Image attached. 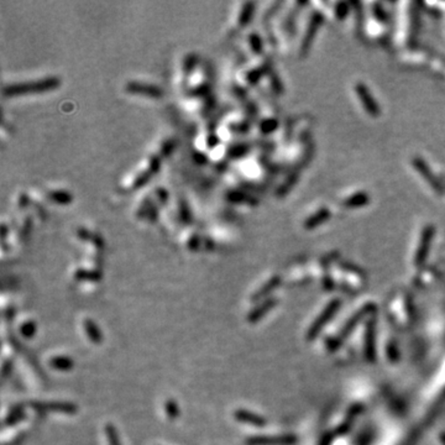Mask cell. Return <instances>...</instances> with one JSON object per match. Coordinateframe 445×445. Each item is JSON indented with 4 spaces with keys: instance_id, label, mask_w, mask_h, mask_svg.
<instances>
[{
    "instance_id": "cell-1",
    "label": "cell",
    "mask_w": 445,
    "mask_h": 445,
    "mask_svg": "<svg viewBox=\"0 0 445 445\" xmlns=\"http://www.w3.org/2000/svg\"><path fill=\"white\" fill-rule=\"evenodd\" d=\"M58 85H61V79L57 77H46L40 80H30V82L11 83V84L4 85L3 95L10 98V97H18V95L39 94V93L56 89Z\"/></svg>"
},
{
    "instance_id": "cell-2",
    "label": "cell",
    "mask_w": 445,
    "mask_h": 445,
    "mask_svg": "<svg viewBox=\"0 0 445 445\" xmlns=\"http://www.w3.org/2000/svg\"><path fill=\"white\" fill-rule=\"evenodd\" d=\"M28 406L37 412H59L66 415H75L78 412V406L73 402L66 401H31Z\"/></svg>"
},
{
    "instance_id": "cell-3",
    "label": "cell",
    "mask_w": 445,
    "mask_h": 445,
    "mask_svg": "<svg viewBox=\"0 0 445 445\" xmlns=\"http://www.w3.org/2000/svg\"><path fill=\"white\" fill-rule=\"evenodd\" d=\"M125 90L130 94L144 95V97H150V98H161L163 95L162 89L160 87L144 82H135V80H130L126 83Z\"/></svg>"
},
{
    "instance_id": "cell-4",
    "label": "cell",
    "mask_w": 445,
    "mask_h": 445,
    "mask_svg": "<svg viewBox=\"0 0 445 445\" xmlns=\"http://www.w3.org/2000/svg\"><path fill=\"white\" fill-rule=\"evenodd\" d=\"M292 435H278V437H265V435H254L245 439V445H289L294 443Z\"/></svg>"
},
{
    "instance_id": "cell-5",
    "label": "cell",
    "mask_w": 445,
    "mask_h": 445,
    "mask_svg": "<svg viewBox=\"0 0 445 445\" xmlns=\"http://www.w3.org/2000/svg\"><path fill=\"white\" fill-rule=\"evenodd\" d=\"M234 419L240 423H246L251 424L254 427H263L266 424V419L261 417L260 415H256L254 412L247 411V409L239 408L234 411Z\"/></svg>"
},
{
    "instance_id": "cell-6",
    "label": "cell",
    "mask_w": 445,
    "mask_h": 445,
    "mask_svg": "<svg viewBox=\"0 0 445 445\" xmlns=\"http://www.w3.org/2000/svg\"><path fill=\"white\" fill-rule=\"evenodd\" d=\"M83 328H84V332L85 334H87L88 339H89L93 344L99 345L103 342L104 340L103 333H102L101 328L98 327V324H97L94 320L89 319V318L84 319V322H83Z\"/></svg>"
},
{
    "instance_id": "cell-7",
    "label": "cell",
    "mask_w": 445,
    "mask_h": 445,
    "mask_svg": "<svg viewBox=\"0 0 445 445\" xmlns=\"http://www.w3.org/2000/svg\"><path fill=\"white\" fill-rule=\"evenodd\" d=\"M275 304H276V301L272 298H268L267 301H265V302H262L261 304H259L258 307H255V308L252 309V311L247 314V316H246L247 322L249 323L259 322V320H260L261 318H262V316L267 313V312H270L271 309L275 307Z\"/></svg>"
},
{
    "instance_id": "cell-8",
    "label": "cell",
    "mask_w": 445,
    "mask_h": 445,
    "mask_svg": "<svg viewBox=\"0 0 445 445\" xmlns=\"http://www.w3.org/2000/svg\"><path fill=\"white\" fill-rule=\"evenodd\" d=\"M25 418H26V412H25V409H24V407L20 406V404H16V406H14L13 408L9 411L8 416H6L5 419H4L3 425H4V428L14 427V425H16L18 423L25 420Z\"/></svg>"
},
{
    "instance_id": "cell-9",
    "label": "cell",
    "mask_w": 445,
    "mask_h": 445,
    "mask_svg": "<svg viewBox=\"0 0 445 445\" xmlns=\"http://www.w3.org/2000/svg\"><path fill=\"white\" fill-rule=\"evenodd\" d=\"M50 367H52L53 370L57 371H62V372H67V371H71L75 366V361H73L72 358L70 356H53V358L50 359L49 361Z\"/></svg>"
},
{
    "instance_id": "cell-10",
    "label": "cell",
    "mask_w": 445,
    "mask_h": 445,
    "mask_svg": "<svg viewBox=\"0 0 445 445\" xmlns=\"http://www.w3.org/2000/svg\"><path fill=\"white\" fill-rule=\"evenodd\" d=\"M358 93H359V95H360L361 102H363L364 105H365V108L368 110V113L372 114V115L378 114L377 104H375V102L372 101V97H371L370 93H368L367 88L363 87V85H359Z\"/></svg>"
},
{
    "instance_id": "cell-11",
    "label": "cell",
    "mask_w": 445,
    "mask_h": 445,
    "mask_svg": "<svg viewBox=\"0 0 445 445\" xmlns=\"http://www.w3.org/2000/svg\"><path fill=\"white\" fill-rule=\"evenodd\" d=\"M102 272L99 270H84L78 268L75 272V278L77 281H85V282H99L102 280Z\"/></svg>"
},
{
    "instance_id": "cell-12",
    "label": "cell",
    "mask_w": 445,
    "mask_h": 445,
    "mask_svg": "<svg viewBox=\"0 0 445 445\" xmlns=\"http://www.w3.org/2000/svg\"><path fill=\"white\" fill-rule=\"evenodd\" d=\"M278 283H280V277H276V276H275L273 278H271V280L268 281L267 283H265V285H263L262 287H261V288L259 289V291H256L255 293L252 294L251 301L256 302V301H259V299H261V298H263V297H266L268 293H270L271 291H273V289H275L276 287H277Z\"/></svg>"
},
{
    "instance_id": "cell-13",
    "label": "cell",
    "mask_w": 445,
    "mask_h": 445,
    "mask_svg": "<svg viewBox=\"0 0 445 445\" xmlns=\"http://www.w3.org/2000/svg\"><path fill=\"white\" fill-rule=\"evenodd\" d=\"M20 335L25 339H32L37 333V323L35 320H25L19 328Z\"/></svg>"
},
{
    "instance_id": "cell-14",
    "label": "cell",
    "mask_w": 445,
    "mask_h": 445,
    "mask_svg": "<svg viewBox=\"0 0 445 445\" xmlns=\"http://www.w3.org/2000/svg\"><path fill=\"white\" fill-rule=\"evenodd\" d=\"M165 412H166V416H167V418H168V419H171V420L177 419V418L180 417V415H181L180 406H178L177 402H176L175 399H172V398L166 399V402H165Z\"/></svg>"
},
{
    "instance_id": "cell-15",
    "label": "cell",
    "mask_w": 445,
    "mask_h": 445,
    "mask_svg": "<svg viewBox=\"0 0 445 445\" xmlns=\"http://www.w3.org/2000/svg\"><path fill=\"white\" fill-rule=\"evenodd\" d=\"M104 432H105L106 439H108L109 445H121V440H120V437H119V433L113 423H106L105 428H104Z\"/></svg>"
},
{
    "instance_id": "cell-16",
    "label": "cell",
    "mask_w": 445,
    "mask_h": 445,
    "mask_svg": "<svg viewBox=\"0 0 445 445\" xmlns=\"http://www.w3.org/2000/svg\"><path fill=\"white\" fill-rule=\"evenodd\" d=\"M433 234V229L432 228H428L427 230L423 234V239H422V244H420V249L418 251V258L419 259H424V256L427 255V251L429 249V242H430V237H432Z\"/></svg>"
},
{
    "instance_id": "cell-17",
    "label": "cell",
    "mask_w": 445,
    "mask_h": 445,
    "mask_svg": "<svg viewBox=\"0 0 445 445\" xmlns=\"http://www.w3.org/2000/svg\"><path fill=\"white\" fill-rule=\"evenodd\" d=\"M49 197L54 201L56 203H68V202L72 201V197H71L70 193L67 192H63V190H54V192H51L49 193Z\"/></svg>"
},
{
    "instance_id": "cell-18",
    "label": "cell",
    "mask_w": 445,
    "mask_h": 445,
    "mask_svg": "<svg viewBox=\"0 0 445 445\" xmlns=\"http://www.w3.org/2000/svg\"><path fill=\"white\" fill-rule=\"evenodd\" d=\"M14 368V360L11 358H6L5 360L3 361V366H1V378L5 380L8 378L9 376L11 375Z\"/></svg>"
},
{
    "instance_id": "cell-19",
    "label": "cell",
    "mask_w": 445,
    "mask_h": 445,
    "mask_svg": "<svg viewBox=\"0 0 445 445\" xmlns=\"http://www.w3.org/2000/svg\"><path fill=\"white\" fill-rule=\"evenodd\" d=\"M327 216H328V210H320L318 215L315 214V215L312 216V218L309 219L308 227H313V225H315V223L316 224H319L320 221H323L327 219Z\"/></svg>"
},
{
    "instance_id": "cell-20",
    "label": "cell",
    "mask_w": 445,
    "mask_h": 445,
    "mask_svg": "<svg viewBox=\"0 0 445 445\" xmlns=\"http://www.w3.org/2000/svg\"><path fill=\"white\" fill-rule=\"evenodd\" d=\"M15 313H16V311H15V308H14L13 306L6 307V308L4 309V312H3L4 319H5L8 323H11L14 320V316H15Z\"/></svg>"
},
{
    "instance_id": "cell-21",
    "label": "cell",
    "mask_w": 445,
    "mask_h": 445,
    "mask_svg": "<svg viewBox=\"0 0 445 445\" xmlns=\"http://www.w3.org/2000/svg\"><path fill=\"white\" fill-rule=\"evenodd\" d=\"M24 439H25V433H19V434L16 435V437L14 438L11 442H9L8 444H5V445H20L21 443H23Z\"/></svg>"
}]
</instances>
